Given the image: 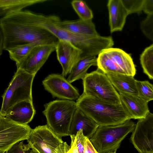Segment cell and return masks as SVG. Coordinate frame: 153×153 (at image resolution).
<instances>
[{"label": "cell", "mask_w": 153, "mask_h": 153, "mask_svg": "<svg viewBox=\"0 0 153 153\" xmlns=\"http://www.w3.org/2000/svg\"><path fill=\"white\" fill-rule=\"evenodd\" d=\"M47 16L28 10H21L2 17L0 20L2 49L7 51L42 41L56 44L59 39L43 25Z\"/></svg>", "instance_id": "6da1fadb"}, {"label": "cell", "mask_w": 153, "mask_h": 153, "mask_svg": "<svg viewBox=\"0 0 153 153\" xmlns=\"http://www.w3.org/2000/svg\"><path fill=\"white\" fill-rule=\"evenodd\" d=\"M76 103L77 108L99 126L119 124L132 119L122 103L114 104L83 93Z\"/></svg>", "instance_id": "7a4b0ae2"}, {"label": "cell", "mask_w": 153, "mask_h": 153, "mask_svg": "<svg viewBox=\"0 0 153 153\" xmlns=\"http://www.w3.org/2000/svg\"><path fill=\"white\" fill-rule=\"evenodd\" d=\"M55 16H48L43 27L54 35L59 40L69 42L82 51L81 58L96 56L103 50L112 47L114 41L111 36H103L99 34L88 35L70 32L57 25Z\"/></svg>", "instance_id": "3957f363"}, {"label": "cell", "mask_w": 153, "mask_h": 153, "mask_svg": "<svg viewBox=\"0 0 153 153\" xmlns=\"http://www.w3.org/2000/svg\"><path fill=\"white\" fill-rule=\"evenodd\" d=\"M136 126L130 120L116 125L99 126L89 140L99 153H109L117 150L122 141Z\"/></svg>", "instance_id": "277c9868"}, {"label": "cell", "mask_w": 153, "mask_h": 153, "mask_svg": "<svg viewBox=\"0 0 153 153\" xmlns=\"http://www.w3.org/2000/svg\"><path fill=\"white\" fill-rule=\"evenodd\" d=\"M44 106L42 113L49 127L60 137L69 136L71 123L77 108L76 102L57 100L46 103Z\"/></svg>", "instance_id": "5b68a950"}, {"label": "cell", "mask_w": 153, "mask_h": 153, "mask_svg": "<svg viewBox=\"0 0 153 153\" xmlns=\"http://www.w3.org/2000/svg\"><path fill=\"white\" fill-rule=\"evenodd\" d=\"M36 75L17 68L8 87L2 96V102L0 116L5 117L10 108L21 102H33L32 85Z\"/></svg>", "instance_id": "8992f818"}, {"label": "cell", "mask_w": 153, "mask_h": 153, "mask_svg": "<svg viewBox=\"0 0 153 153\" xmlns=\"http://www.w3.org/2000/svg\"><path fill=\"white\" fill-rule=\"evenodd\" d=\"M82 82L83 94L114 104L122 103L119 93L107 76L98 68L88 73Z\"/></svg>", "instance_id": "52a82bcc"}, {"label": "cell", "mask_w": 153, "mask_h": 153, "mask_svg": "<svg viewBox=\"0 0 153 153\" xmlns=\"http://www.w3.org/2000/svg\"><path fill=\"white\" fill-rule=\"evenodd\" d=\"M97 66L106 74H126L134 76L136 73L131 55L119 48L111 47L102 50L98 55Z\"/></svg>", "instance_id": "ba28073f"}, {"label": "cell", "mask_w": 153, "mask_h": 153, "mask_svg": "<svg viewBox=\"0 0 153 153\" xmlns=\"http://www.w3.org/2000/svg\"><path fill=\"white\" fill-rule=\"evenodd\" d=\"M27 140L30 149L37 153H67L70 148L47 125L33 129Z\"/></svg>", "instance_id": "9c48e42d"}, {"label": "cell", "mask_w": 153, "mask_h": 153, "mask_svg": "<svg viewBox=\"0 0 153 153\" xmlns=\"http://www.w3.org/2000/svg\"><path fill=\"white\" fill-rule=\"evenodd\" d=\"M33 129L0 116V152H4L16 143L27 140Z\"/></svg>", "instance_id": "30bf717a"}, {"label": "cell", "mask_w": 153, "mask_h": 153, "mask_svg": "<svg viewBox=\"0 0 153 153\" xmlns=\"http://www.w3.org/2000/svg\"><path fill=\"white\" fill-rule=\"evenodd\" d=\"M131 142L140 153H153V114L149 112L138 120L130 137Z\"/></svg>", "instance_id": "8fae6325"}, {"label": "cell", "mask_w": 153, "mask_h": 153, "mask_svg": "<svg viewBox=\"0 0 153 153\" xmlns=\"http://www.w3.org/2000/svg\"><path fill=\"white\" fill-rule=\"evenodd\" d=\"M42 84L53 98L76 101L80 96L78 90L62 74H50L43 80Z\"/></svg>", "instance_id": "7c38bea8"}, {"label": "cell", "mask_w": 153, "mask_h": 153, "mask_svg": "<svg viewBox=\"0 0 153 153\" xmlns=\"http://www.w3.org/2000/svg\"><path fill=\"white\" fill-rule=\"evenodd\" d=\"M56 44L44 45L35 47L22 61L16 64L17 68L36 75L51 53L56 50Z\"/></svg>", "instance_id": "4fadbf2b"}, {"label": "cell", "mask_w": 153, "mask_h": 153, "mask_svg": "<svg viewBox=\"0 0 153 153\" xmlns=\"http://www.w3.org/2000/svg\"><path fill=\"white\" fill-rule=\"evenodd\" d=\"M56 51L57 59L62 68L61 74L66 76L81 58L82 51L69 42L63 40H59Z\"/></svg>", "instance_id": "5bb4252c"}, {"label": "cell", "mask_w": 153, "mask_h": 153, "mask_svg": "<svg viewBox=\"0 0 153 153\" xmlns=\"http://www.w3.org/2000/svg\"><path fill=\"white\" fill-rule=\"evenodd\" d=\"M119 93L122 103L132 119L144 118L150 112L148 102L138 95Z\"/></svg>", "instance_id": "9a60e30c"}, {"label": "cell", "mask_w": 153, "mask_h": 153, "mask_svg": "<svg viewBox=\"0 0 153 153\" xmlns=\"http://www.w3.org/2000/svg\"><path fill=\"white\" fill-rule=\"evenodd\" d=\"M99 126L94 120L77 108L71 123L69 136L76 135L79 131L82 130L84 135L89 139Z\"/></svg>", "instance_id": "2e32d148"}, {"label": "cell", "mask_w": 153, "mask_h": 153, "mask_svg": "<svg viewBox=\"0 0 153 153\" xmlns=\"http://www.w3.org/2000/svg\"><path fill=\"white\" fill-rule=\"evenodd\" d=\"M107 6L111 33L122 30L128 15L121 0H109Z\"/></svg>", "instance_id": "e0dca14e"}, {"label": "cell", "mask_w": 153, "mask_h": 153, "mask_svg": "<svg viewBox=\"0 0 153 153\" xmlns=\"http://www.w3.org/2000/svg\"><path fill=\"white\" fill-rule=\"evenodd\" d=\"M35 113L33 102L25 100L13 106L5 117L16 123L26 125L32 121Z\"/></svg>", "instance_id": "ac0fdd59"}, {"label": "cell", "mask_w": 153, "mask_h": 153, "mask_svg": "<svg viewBox=\"0 0 153 153\" xmlns=\"http://www.w3.org/2000/svg\"><path fill=\"white\" fill-rule=\"evenodd\" d=\"M55 20L57 25L71 33L88 35L99 34L92 20L85 21L79 19L75 20L62 21L59 17L56 16Z\"/></svg>", "instance_id": "d6986e66"}, {"label": "cell", "mask_w": 153, "mask_h": 153, "mask_svg": "<svg viewBox=\"0 0 153 153\" xmlns=\"http://www.w3.org/2000/svg\"><path fill=\"white\" fill-rule=\"evenodd\" d=\"M119 93L138 95L134 76L126 74H106Z\"/></svg>", "instance_id": "ffe728a7"}, {"label": "cell", "mask_w": 153, "mask_h": 153, "mask_svg": "<svg viewBox=\"0 0 153 153\" xmlns=\"http://www.w3.org/2000/svg\"><path fill=\"white\" fill-rule=\"evenodd\" d=\"M92 66H97V57L96 56L81 58L72 69L67 80L71 83L79 79L82 80L88 74L89 68Z\"/></svg>", "instance_id": "44dd1931"}, {"label": "cell", "mask_w": 153, "mask_h": 153, "mask_svg": "<svg viewBox=\"0 0 153 153\" xmlns=\"http://www.w3.org/2000/svg\"><path fill=\"white\" fill-rule=\"evenodd\" d=\"M48 1L47 0H0V16L3 17L22 10L23 8L27 6Z\"/></svg>", "instance_id": "7402d4cb"}, {"label": "cell", "mask_w": 153, "mask_h": 153, "mask_svg": "<svg viewBox=\"0 0 153 153\" xmlns=\"http://www.w3.org/2000/svg\"><path fill=\"white\" fill-rule=\"evenodd\" d=\"M48 44H50L40 41L10 49L7 51L9 53L10 58L17 64L22 61L35 47Z\"/></svg>", "instance_id": "603a6c76"}, {"label": "cell", "mask_w": 153, "mask_h": 153, "mask_svg": "<svg viewBox=\"0 0 153 153\" xmlns=\"http://www.w3.org/2000/svg\"><path fill=\"white\" fill-rule=\"evenodd\" d=\"M140 61L144 73L153 79V43L146 48L140 56Z\"/></svg>", "instance_id": "cb8c5ba5"}, {"label": "cell", "mask_w": 153, "mask_h": 153, "mask_svg": "<svg viewBox=\"0 0 153 153\" xmlns=\"http://www.w3.org/2000/svg\"><path fill=\"white\" fill-rule=\"evenodd\" d=\"M71 4L80 19L85 21L92 20L93 17L92 11L85 2L82 0H74Z\"/></svg>", "instance_id": "d4e9b609"}, {"label": "cell", "mask_w": 153, "mask_h": 153, "mask_svg": "<svg viewBox=\"0 0 153 153\" xmlns=\"http://www.w3.org/2000/svg\"><path fill=\"white\" fill-rule=\"evenodd\" d=\"M138 95L147 102L153 100V85L148 81L136 80Z\"/></svg>", "instance_id": "484cf974"}, {"label": "cell", "mask_w": 153, "mask_h": 153, "mask_svg": "<svg viewBox=\"0 0 153 153\" xmlns=\"http://www.w3.org/2000/svg\"><path fill=\"white\" fill-rule=\"evenodd\" d=\"M140 28L145 36L153 42V13L141 22Z\"/></svg>", "instance_id": "4316f807"}, {"label": "cell", "mask_w": 153, "mask_h": 153, "mask_svg": "<svg viewBox=\"0 0 153 153\" xmlns=\"http://www.w3.org/2000/svg\"><path fill=\"white\" fill-rule=\"evenodd\" d=\"M121 0L128 15L139 13L143 11L144 0Z\"/></svg>", "instance_id": "83f0119b"}, {"label": "cell", "mask_w": 153, "mask_h": 153, "mask_svg": "<svg viewBox=\"0 0 153 153\" xmlns=\"http://www.w3.org/2000/svg\"><path fill=\"white\" fill-rule=\"evenodd\" d=\"M30 149L29 144H24L22 141L14 145L5 153H28Z\"/></svg>", "instance_id": "f1b7e54d"}, {"label": "cell", "mask_w": 153, "mask_h": 153, "mask_svg": "<svg viewBox=\"0 0 153 153\" xmlns=\"http://www.w3.org/2000/svg\"><path fill=\"white\" fill-rule=\"evenodd\" d=\"M86 137L82 130L79 131L75 135L76 143L79 153H84Z\"/></svg>", "instance_id": "f546056e"}, {"label": "cell", "mask_w": 153, "mask_h": 153, "mask_svg": "<svg viewBox=\"0 0 153 153\" xmlns=\"http://www.w3.org/2000/svg\"><path fill=\"white\" fill-rule=\"evenodd\" d=\"M143 11L147 15L153 13V0H144Z\"/></svg>", "instance_id": "4dcf8cb0"}, {"label": "cell", "mask_w": 153, "mask_h": 153, "mask_svg": "<svg viewBox=\"0 0 153 153\" xmlns=\"http://www.w3.org/2000/svg\"><path fill=\"white\" fill-rule=\"evenodd\" d=\"M84 153H99L95 149L89 139L86 137Z\"/></svg>", "instance_id": "1f68e13d"}, {"label": "cell", "mask_w": 153, "mask_h": 153, "mask_svg": "<svg viewBox=\"0 0 153 153\" xmlns=\"http://www.w3.org/2000/svg\"><path fill=\"white\" fill-rule=\"evenodd\" d=\"M70 136L71 138V142L70 148L67 153H79L76 143L75 135H72Z\"/></svg>", "instance_id": "d6a6232c"}, {"label": "cell", "mask_w": 153, "mask_h": 153, "mask_svg": "<svg viewBox=\"0 0 153 153\" xmlns=\"http://www.w3.org/2000/svg\"><path fill=\"white\" fill-rule=\"evenodd\" d=\"M28 153H37L32 150H30L29 152Z\"/></svg>", "instance_id": "836d02e7"}, {"label": "cell", "mask_w": 153, "mask_h": 153, "mask_svg": "<svg viewBox=\"0 0 153 153\" xmlns=\"http://www.w3.org/2000/svg\"><path fill=\"white\" fill-rule=\"evenodd\" d=\"M116 151L117 150H116V151H114L113 152H111L109 153H116Z\"/></svg>", "instance_id": "e575fe53"}, {"label": "cell", "mask_w": 153, "mask_h": 153, "mask_svg": "<svg viewBox=\"0 0 153 153\" xmlns=\"http://www.w3.org/2000/svg\"><path fill=\"white\" fill-rule=\"evenodd\" d=\"M0 153H5V152H0Z\"/></svg>", "instance_id": "d590c367"}, {"label": "cell", "mask_w": 153, "mask_h": 153, "mask_svg": "<svg viewBox=\"0 0 153 153\" xmlns=\"http://www.w3.org/2000/svg\"></svg>", "instance_id": "8d00e7d4"}]
</instances>
